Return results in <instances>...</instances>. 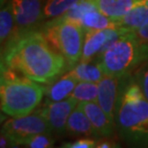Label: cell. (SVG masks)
I'll return each instance as SVG.
<instances>
[{"instance_id": "obj_25", "label": "cell", "mask_w": 148, "mask_h": 148, "mask_svg": "<svg viewBox=\"0 0 148 148\" xmlns=\"http://www.w3.org/2000/svg\"><path fill=\"white\" fill-rule=\"evenodd\" d=\"M114 141L109 140V138H101L97 140L96 147L97 148H111V147H117L118 145H115Z\"/></svg>"}, {"instance_id": "obj_12", "label": "cell", "mask_w": 148, "mask_h": 148, "mask_svg": "<svg viewBox=\"0 0 148 148\" xmlns=\"http://www.w3.org/2000/svg\"><path fill=\"white\" fill-rule=\"evenodd\" d=\"M77 23L82 26L85 33L93 30L116 28L114 20L103 14L94 4V2L83 12Z\"/></svg>"}, {"instance_id": "obj_21", "label": "cell", "mask_w": 148, "mask_h": 148, "mask_svg": "<svg viewBox=\"0 0 148 148\" xmlns=\"http://www.w3.org/2000/svg\"><path fill=\"white\" fill-rule=\"evenodd\" d=\"M55 140L53 138L51 133H40L26 141L23 146L30 148H49L53 147Z\"/></svg>"}, {"instance_id": "obj_17", "label": "cell", "mask_w": 148, "mask_h": 148, "mask_svg": "<svg viewBox=\"0 0 148 148\" xmlns=\"http://www.w3.org/2000/svg\"><path fill=\"white\" fill-rule=\"evenodd\" d=\"M67 74L74 77L78 82L98 83L105 76L104 72L98 64L90 62H81L74 66Z\"/></svg>"}, {"instance_id": "obj_14", "label": "cell", "mask_w": 148, "mask_h": 148, "mask_svg": "<svg viewBox=\"0 0 148 148\" xmlns=\"http://www.w3.org/2000/svg\"><path fill=\"white\" fill-rule=\"evenodd\" d=\"M114 21L116 28L122 29L125 32H135L148 21V8L140 3H137L124 16Z\"/></svg>"}, {"instance_id": "obj_26", "label": "cell", "mask_w": 148, "mask_h": 148, "mask_svg": "<svg viewBox=\"0 0 148 148\" xmlns=\"http://www.w3.org/2000/svg\"><path fill=\"white\" fill-rule=\"evenodd\" d=\"M0 147L4 148V147H14V146L13 143H12L5 135L1 134V138H0Z\"/></svg>"}, {"instance_id": "obj_7", "label": "cell", "mask_w": 148, "mask_h": 148, "mask_svg": "<svg viewBox=\"0 0 148 148\" xmlns=\"http://www.w3.org/2000/svg\"><path fill=\"white\" fill-rule=\"evenodd\" d=\"M45 1L46 0H11L16 18V28L12 38L29 31L37 30L38 26L41 25Z\"/></svg>"}, {"instance_id": "obj_16", "label": "cell", "mask_w": 148, "mask_h": 148, "mask_svg": "<svg viewBox=\"0 0 148 148\" xmlns=\"http://www.w3.org/2000/svg\"><path fill=\"white\" fill-rule=\"evenodd\" d=\"M97 8L112 19L124 16L140 0H92Z\"/></svg>"}, {"instance_id": "obj_22", "label": "cell", "mask_w": 148, "mask_h": 148, "mask_svg": "<svg viewBox=\"0 0 148 148\" xmlns=\"http://www.w3.org/2000/svg\"><path fill=\"white\" fill-rule=\"evenodd\" d=\"M136 82L140 85V87L143 90V92L148 100V64L143 66V69H138L135 74Z\"/></svg>"}, {"instance_id": "obj_5", "label": "cell", "mask_w": 148, "mask_h": 148, "mask_svg": "<svg viewBox=\"0 0 148 148\" xmlns=\"http://www.w3.org/2000/svg\"><path fill=\"white\" fill-rule=\"evenodd\" d=\"M40 31L49 44L66 58L67 66H73L81 60L85 31L78 23L58 16L40 25Z\"/></svg>"}, {"instance_id": "obj_23", "label": "cell", "mask_w": 148, "mask_h": 148, "mask_svg": "<svg viewBox=\"0 0 148 148\" xmlns=\"http://www.w3.org/2000/svg\"><path fill=\"white\" fill-rule=\"evenodd\" d=\"M97 140L92 138H82L75 141L64 143L62 147L66 148H92L96 147Z\"/></svg>"}, {"instance_id": "obj_15", "label": "cell", "mask_w": 148, "mask_h": 148, "mask_svg": "<svg viewBox=\"0 0 148 148\" xmlns=\"http://www.w3.org/2000/svg\"><path fill=\"white\" fill-rule=\"evenodd\" d=\"M78 81L74 77L66 74L60 79L52 83L45 90V104L59 102L71 95Z\"/></svg>"}, {"instance_id": "obj_27", "label": "cell", "mask_w": 148, "mask_h": 148, "mask_svg": "<svg viewBox=\"0 0 148 148\" xmlns=\"http://www.w3.org/2000/svg\"><path fill=\"white\" fill-rule=\"evenodd\" d=\"M5 1H6V0H1V5H2V4H3V3H4Z\"/></svg>"}, {"instance_id": "obj_10", "label": "cell", "mask_w": 148, "mask_h": 148, "mask_svg": "<svg viewBox=\"0 0 148 148\" xmlns=\"http://www.w3.org/2000/svg\"><path fill=\"white\" fill-rule=\"evenodd\" d=\"M78 106L83 109V111L88 115L99 138H112L114 136V130L116 128L115 123L109 118L107 114L98 104V102H79Z\"/></svg>"}, {"instance_id": "obj_19", "label": "cell", "mask_w": 148, "mask_h": 148, "mask_svg": "<svg viewBox=\"0 0 148 148\" xmlns=\"http://www.w3.org/2000/svg\"><path fill=\"white\" fill-rule=\"evenodd\" d=\"M79 1L80 0H46L43 8L41 24L47 20L63 16Z\"/></svg>"}, {"instance_id": "obj_6", "label": "cell", "mask_w": 148, "mask_h": 148, "mask_svg": "<svg viewBox=\"0 0 148 148\" xmlns=\"http://www.w3.org/2000/svg\"><path fill=\"white\" fill-rule=\"evenodd\" d=\"M40 133H52L41 110L25 116L13 117L6 121L1 130V134L5 135L14 147L23 145L29 138Z\"/></svg>"}, {"instance_id": "obj_3", "label": "cell", "mask_w": 148, "mask_h": 148, "mask_svg": "<svg viewBox=\"0 0 148 148\" xmlns=\"http://www.w3.org/2000/svg\"><path fill=\"white\" fill-rule=\"evenodd\" d=\"M16 70L1 64V111L11 117L30 114L41 102L46 88L42 84L18 76Z\"/></svg>"}, {"instance_id": "obj_1", "label": "cell", "mask_w": 148, "mask_h": 148, "mask_svg": "<svg viewBox=\"0 0 148 148\" xmlns=\"http://www.w3.org/2000/svg\"><path fill=\"white\" fill-rule=\"evenodd\" d=\"M1 59L2 66L40 84H51L67 66L66 58L50 45L38 29L11 38Z\"/></svg>"}, {"instance_id": "obj_13", "label": "cell", "mask_w": 148, "mask_h": 148, "mask_svg": "<svg viewBox=\"0 0 148 148\" xmlns=\"http://www.w3.org/2000/svg\"><path fill=\"white\" fill-rule=\"evenodd\" d=\"M66 134L73 137L92 138L99 140V137L90 123L88 115L77 105L70 114L66 125Z\"/></svg>"}, {"instance_id": "obj_20", "label": "cell", "mask_w": 148, "mask_h": 148, "mask_svg": "<svg viewBox=\"0 0 148 148\" xmlns=\"http://www.w3.org/2000/svg\"><path fill=\"white\" fill-rule=\"evenodd\" d=\"M98 96V83L78 82L70 97L78 102L97 101Z\"/></svg>"}, {"instance_id": "obj_24", "label": "cell", "mask_w": 148, "mask_h": 148, "mask_svg": "<svg viewBox=\"0 0 148 148\" xmlns=\"http://www.w3.org/2000/svg\"><path fill=\"white\" fill-rule=\"evenodd\" d=\"M133 33L140 45L144 47L148 52V21L143 26H141L138 30L133 32Z\"/></svg>"}, {"instance_id": "obj_18", "label": "cell", "mask_w": 148, "mask_h": 148, "mask_svg": "<svg viewBox=\"0 0 148 148\" xmlns=\"http://www.w3.org/2000/svg\"><path fill=\"white\" fill-rule=\"evenodd\" d=\"M16 28V18L11 0H6L1 5L0 12V40L1 47L6 45L14 35Z\"/></svg>"}, {"instance_id": "obj_11", "label": "cell", "mask_w": 148, "mask_h": 148, "mask_svg": "<svg viewBox=\"0 0 148 148\" xmlns=\"http://www.w3.org/2000/svg\"><path fill=\"white\" fill-rule=\"evenodd\" d=\"M119 77L105 75L98 82V96L97 102L107 114L109 118L114 122V112L116 104L118 88L120 83ZM115 123V122H114Z\"/></svg>"}, {"instance_id": "obj_4", "label": "cell", "mask_w": 148, "mask_h": 148, "mask_svg": "<svg viewBox=\"0 0 148 148\" xmlns=\"http://www.w3.org/2000/svg\"><path fill=\"white\" fill-rule=\"evenodd\" d=\"M148 60V52L136 38L133 32L123 34L98 56L97 64L105 75H128L138 64Z\"/></svg>"}, {"instance_id": "obj_8", "label": "cell", "mask_w": 148, "mask_h": 148, "mask_svg": "<svg viewBox=\"0 0 148 148\" xmlns=\"http://www.w3.org/2000/svg\"><path fill=\"white\" fill-rule=\"evenodd\" d=\"M125 33L128 32L119 28L86 32L81 62H90L94 57L104 52L112 42Z\"/></svg>"}, {"instance_id": "obj_9", "label": "cell", "mask_w": 148, "mask_h": 148, "mask_svg": "<svg viewBox=\"0 0 148 148\" xmlns=\"http://www.w3.org/2000/svg\"><path fill=\"white\" fill-rule=\"evenodd\" d=\"M78 103L76 99L69 96L62 101L45 104L44 108L41 109L53 133L60 136L66 134L67 120Z\"/></svg>"}, {"instance_id": "obj_2", "label": "cell", "mask_w": 148, "mask_h": 148, "mask_svg": "<svg viewBox=\"0 0 148 148\" xmlns=\"http://www.w3.org/2000/svg\"><path fill=\"white\" fill-rule=\"evenodd\" d=\"M128 75L120 79L114 112L115 126L127 143L148 146V100L134 77Z\"/></svg>"}]
</instances>
